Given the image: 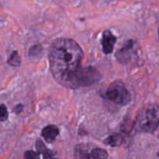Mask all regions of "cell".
<instances>
[{
  "label": "cell",
  "mask_w": 159,
  "mask_h": 159,
  "mask_svg": "<svg viewBox=\"0 0 159 159\" xmlns=\"http://www.w3.org/2000/svg\"><path fill=\"white\" fill-rule=\"evenodd\" d=\"M48 58L54 78L65 86L71 75L79 69L83 52L75 41L57 38L50 47Z\"/></svg>",
  "instance_id": "1"
},
{
  "label": "cell",
  "mask_w": 159,
  "mask_h": 159,
  "mask_svg": "<svg viewBox=\"0 0 159 159\" xmlns=\"http://www.w3.org/2000/svg\"><path fill=\"white\" fill-rule=\"evenodd\" d=\"M159 125V104L144 108L137 117L135 126L141 132H153Z\"/></svg>",
  "instance_id": "2"
},
{
  "label": "cell",
  "mask_w": 159,
  "mask_h": 159,
  "mask_svg": "<svg viewBox=\"0 0 159 159\" xmlns=\"http://www.w3.org/2000/svg\"><path fill=\"white\" fill-rule=\"evenodd\" d=\"M101 75L99 72L94 67H85L78 69L66 84V87L76 88L79 87L92 86L100 80Z\"/></svg>",
  "instance_id": "3"
},
{
  "label": "cell",
  "mask_w": 159,
  "mask_h": 159,
  "mask_svg": "<svg viewBox=\"0 0 159 159\" xmlns=\"http://www.w3.org/2000/svg\"><path fill=\"white\" fill-rule=\"evenodd\" d=\"M103 98L120 105H126L130 101V95L125 86L119 81L113 83L102 94Z\"/></svg>",
  "instance_id": "4"
},
{
  "label": "cell",
  "mask_w": 159,
  "mask_h": 159,
  "mask_svg": "<svg viewBox=\"0 0 159 159\" xmlns=\"http://www.w3.org/2000/svg\"><path fill=\"white\" fill-rule=\"evenodd\" d=\"M116 38L113 33L109 30L104 31L103 35H102V49L106 54H110L113 51V48H114L115 42H116Z\"/></svg>",
  "instance_id": "5"
},
{
  "label": "cell",
  "mask_w": 159,
  "mask_h": 159,
  "mask_svg": "<svg viewBox=\"0 0 159 159\" xmlns=\"http://www.w3.org/2000/svg\"><path fill=\"white\" fill-rule=\"evenodd\" d=\"M134 42L132 41H129L120 50L117 51L116 54V57L120 62H127L130 59L132 56V51H133Z\"/></svg>",
  "instance_id": "6"
},
{
  "label": "cell",
  "mask_w": 159,
  "mask_h": 159,
  "mask_svg": "<svg viewBox=\"0 0 159 159\" xmlns=\"http://www.w3.org/2000/svg\"><path fill=\"white\" fill-rule=\"evenodd\" d=\"M59 134V129L57 126L54 125H50L46 126L42 130V136L48 143H51L55 140L57 136Z\"/></svg>",
  "instance_id": "7"
},
{
  "label": "cell",
  "mask_w": 159,
  "mask_h": 159,
  "mask_svg": "<svg viewBox=\"0 0 159 159\" xmlns=\"http://www.w3.org/2000/svg\"><path fill=\"white\" fill-rule=\"evenodd\" d=\"M74 154L75 159H93L91 151L85 144H78L75 148Z\"/></svg>",
  "instance_id": "8"
},
{
  "label": "cell",
  "mask_w": 159,
  "mask_h": 159,
  "mask_svg": "<svg viewBox=\"0 0 159 159\" xmlns=\"http://www.w3.org/2000/svg\"><path fill=\"white\" fill-rule=\"evenodd\" d=\"M124 141V137L120 134H113L110 136L105 140L104 143L107 145H110L111 147H117L120 146Z\"/></svg>",
  "instance_id": "9"
},
{
  "label": "cell",
  "mask_w": 159,
  "mask_h": 159,
  "mask_svg": "<svg viewBox=\"0 0 159 159\" xmlns=\"http://www.w3.org/2000/svg\"><path fill=\"white\" fill-rule=\"evenodd\" d=\"M36 147H37V151H38V152L40 153V154H43V159H53V154L51 153V151H49V150L46 147L44 143H43L41 140H37V143H36Z\"/></svg>",
  "instance_id": "10"
},
{
  "label": "cell",
  "mask_w": 159,
  "mask_h": 159,
  "mask_svg": "<svg viewBox=\"0 0 159 159\" xmlns=\"http://www.w3.org/2000/svg\"><path fill=\"white\" fill-rule=\"evenodd\" d=\"M93 159H108V154L105 150L102 148H94L91 151Z\"/></svg>",
  "instance_id": "11"
},
{
  "label": "cell",
  "mask_w": 159,
  "mask_h": 159,
  "mask_svg": "<svg viewBox=\"0 0 159 159\" xmlns=\"http://www.w3.org/2000/svg\"><path fill=\"white\" fill-rule=\"evenodd\" d=\"M8 63L12 66H18L20 64V58L18 52L16 51H14L11 54L10 57L8 59Z\"/></svg>",
  "instance_id": "12"
},
{
  "label": "cell",
  "mask_w": 159,
  "mask_h": 159,
  "mask_svg": "<svg viewBox=\"0 0 159 159\" xmlns=\"http://www.w3.org/2000/svg\"><path fill=\"white\" fill-rule=\"evenodd\" d=\"M8 118L7 108L4 104H0V121L4 122Z\"/></svg>",
  "instance_id": "13"
},
{
  "label": "cell",
  "mask_w": 159,
  "mask_h": 159,
  "mask_svg": "<svg viewBox=\"0 0 159 159\" xmlns=\"http://www.w3.org/2000/svg\"><path fill=\"white\" fill-rule=\"evenodd\" d=\"M25 157L26 159H40L38 154L33 151H27L25 152Z\"/></svg>",
  "instance_id": "14"
},
{
  "label": "cell",
  "mask_w": 159,
  "mask_h": 159,
  "mask_svg": "<svg viewBox=\"0 0 159 159\" xmlns=\"http://www.w3.org/2000/svg\"><path fill=\"white\" fill-rule=\"evenodd\" d=\"M23 105H22V104H19V105H17L16 107L15 108V111L16 112H21L22 111V109H23Z\"/></svg>",
  "instance_id": "15"
},
{
  "label": "cell",
  "mask_w": 159,
  "mask_h": 159,
  "mask_svg": "<svg viewBox=\"0 0 159 159\" xmlns=\"http://www.w3.org/2000/svg\"><path fill=\"white\" fill-rule=\"evenodd\" d=\"M158 36H159V29H158Z\"/></svg>",
  "instance_id": "16"
}]
</instances>
